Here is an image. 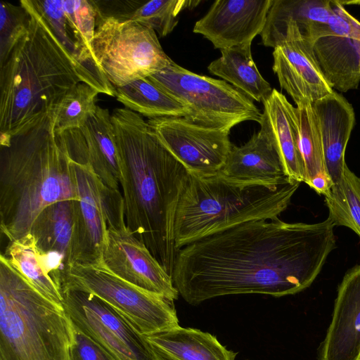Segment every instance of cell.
Listing matches in <instances>:
<instances>
[{"mask_svg": "<svg viewBox=\"0 0 360 360\" xmlns=\"http://www.w3.org/2000/svg\"><path fill=\"white\" fill-rule=\"evenodd\" d=\"M330 218L288 223L255 219L198 239L180 248L172 273L190 304L238 294L274 297L309 287L336 247Z\"/></svg>", "mask_w": 360, "mask_h": 360, "instance_id": "1", "label": "cell"}, {"mask_svg": "<svg viewBox=\"0 0 360 360\" xmlns=\"http://www.w3.org/2000/svg\"><path fill=\"white\" fill-rule=\"evenodd\" d=\"M111 120L127 227L172 276L175 215L189 172L141 115L124 107Z\"/></svg>", "mask_w": 360, "mask_h": 360, "instance_id": "2", "label": "cell"}, {"mask_svg": "<svg viewBox=\"0 0 360 360\" xmlns=\"http://www.w3.org/2000/svg\"><path fill=\"white\" fill-rule=\"evenodd\" d=\"M27 30L0 65V136H10L55 110L77 84L106 90L56 37L32 0Z\"/></svg>", "mask_w": 360, "mask_h": 360, "instance_id": "3", "label": "cell"}, {"mask_svg": "<svg viewBox=\"0 0 360 360\" xmlns=\"http://www.w3.org/2000/svg\"><path fill=\"white\" fill-rule=\"evenodd\" d=\"M54 129V110L0 136V229L8 243L30 233L48 205L77 199L73 172Z\"/></svg>", "mask_w": 360, "mask_h": 360, "instance_id": "4", "label": "cell"}, {"mask_svg": "<svg viewBox=\"0 0 360 360\" xmlns=\"http://www.w3.org/2000/svg\"><path fill=\"white\" fill-rule=\"evenodd\" d=\"M300 182L264 186L222 176L189 173L174 221L176 250L198 239L243 222L278 217L290 203Z\"/></svg>", "mask_w": 360, "mask_h": 360, "instance_id": "5", "label": "cell"}, {"mask_svg": "<svg viewBox=\"0 0 360 360\" xmlns=\"http://www.w3.org/2000/svg\"><path fill=\"white\" fill-rule=\"evenodd\" d=\"M74 326L0 255V360H70Z\"/></svg>", "mask_w": 360, "mask_h": 360, "instance_id": "6", "label": "cell"}, {"mask_svg": "<svg viewBox=\"0 0 360 360\" xmlns=\"http://www.w3.org/2000/svg\"><path fill=\"white\" fill-rule=\"evenodd\" d=\"M56 283L60 292L79 290L98 296L119 311L141 334L179 326L174 301L126 281L102 262L66 266L59 271Z\"/></svg>", "mask_w": 360, "mask_h": 360, "instance_id": "7", "label": "cell"}, {"mask_svg": "<svg viewBox=\"0 0 360 360\" xmlns=\"http://www.w3.org/2000/svg\"><path fill=\"white\" fill-rule=\"evenodd\" d=\"M189 110L185 117L227 131L245 121L261 122L252 100L224 80L200 75L175 63L148 77Z\"/></svg>", "mask_w": 360, "mask_h": 360, "instance_id": "8", "label": "cell"}, {"mask_svg": "<svg viewBox=\"0 0 360 360\" xmlns=\"http://www.w3.org/2000/svg\"><path fill=\"white\" fill-rule=\"evenodd\" d=\"M92 51L98 67L114 88L148 77L173 62L153 30L133 20L98 14Z\"/></svg>", "mask_w": 360, "mask_h": 360, "instance_id": "9", "label": "cell"}, {"mask_svg": "<svg viewBox=\"0 0 360 360\" xmlns=\"http://www.w3.org/2000/svg\"><path fill=\"white\" fill-rule=\"evenodd\" d=\"M77 199L75 200L73 264H97L108 229L127 227L122 193L108 186L89 164L71 160Z\"/></svg>", "mask_w": 360, "mask_h": 360, "instance_id": "10", "label": "cell"}, {"mask_svg": "<svg viewBox=\"0 0 360 360\" xmlns=\"http://www.w3.org/2000/svg\"><path fill=\"white\" fill-rule=\"evenodd\" d=\"M61 295L74 328L118 360H153L143 334L112 306L86 292L66 290Z\"/></svg>", "mask_w": 360, "mask_h": 360, "instance_id": "11", "label": "cell"}, {"mask_svg": "<svg viewBox=\"0 0 360 360\" xmlns=\"http://www.w3.org/2000/svg\"><path fill=\"white\" fill-rule=\"evenodd\" d=\"M147 122L190 174L213 176L224 166L233 145L229 131L196 124L185 117H159Z\"/></svg>", "mask_w": 360, "mask_h": 360, "instance_id": "12", "label": "cell"}, {"mask_svg": "<svg viewBox=\"0 0 360 360\" xmlns=\"http://www.w3.org/2000/svg\"><path fill=\"white\" fill-rule=\"evenodd\" d=\"M102 263L126 281L174 301L179 297L172 276L128 229H108Z\"/></svg>", "mask_w": 360, "mask_h": 360, "instance_id": "13", "label": "cell"}, {"mask_svg": "<svg viewBox=\"0 0 360 360\" xmlns=\"http://www.w3.org/2000/svg\"><path fill=\"white\" fill-rule=\"evenodd\" d=\"M271 1L217 0L193 31L220 50L252 44L265 26Z\"/></svg>", "mask_w": 360, "mask_h": 360, "instance_id": "14", "label": "cell"}, {"mask_svg": "<svg viewBox=\"0 0 360 360\" xmlns=\"http://www.w3.org/2000/svg\"><path fill=\"white\" fill-rule=\"evenodd\" d=\"M312 44L297 36L286 39L274 49L272 69L281 89L296 105L312 104L333 92L316 62Z\"/></svg>", "mask_w": 360, "mask_h": 360, "instance_id": "15", "label": "cell"}, {"mask_svg": "<svg viewBox=\"0 0 360 360\" xmlns=\"http://www.w3.org/2000/svg\"><path fill=\"white\" fill-rule=\"evenodd\" d=\"M360 264L349 269L338 289L331 322L321 343L319 360H359Z\"/></svg>", "mask_w": 360, "mask_h": 360, "instance_id": "16", "label": "cell"}, {"mask_svg": "<svg viewBox=\"0 0 360 360\" xmlns=\"http://www.w3.org/2000/svg\"><path fill=\"white\" fill-rule=\"evenodd\" d=\"M219 174L233 181L264 186L293 180L287 175L276 145L261 129L245 144L232 145Z\"/></svg>", "mask_w": 360, "mask_h": 360, "instance_id": "17", "label": "cell"}, {"mask_svg": "<svg viewBox=\"0 0 360 360\" xmlns=\"http://www.w3.org/2000/svg\"><path fill=\"white\" fill-rule=\"evenodd\" d=\"M311 106L326 169L334 184L340 179L346 165L345 153L354 126V110L344 96L334 91Z\"/></svg>", "mask_w": 360, "mask_h": 360, "instance_id": "18", "label": "cell"}, {"mask_svg": "<svg viewBox=\"0 0 360 360\" xmlns=\"http://www.w3.org/2000/svg\"><path fill=\"white\" fill-rule=\"evenodd\" d=\"M331 14L328 0H272L260 34L262 44L274 49L288 26L297 27L304 38L314 42L331 34L328 25Z\"/></svg>", "mask_w": 360, "mask_h": 360, "instance_id": "19", "label": "cell"}, {"mask_svg": "<svg viewBox=\"0 0 360 360\" xmlns=\"http://www.w3.org/2000/svg\"><path fill=\"white\" fill-rule=\"evenodd\" d=\"M354 17L343 32L319 37L312 44L319 68L333 89L342 92L357 89L360 82L357 30Z\"/></svg>", "mask_w": 360, "mask_h": 360, "instance_id": "20", "label": "cell"}, {"mask_svg": "<svg viewBox=\"0 0 360 360\" xmlns=\"http://www.w3.org/2000/svg\"><path fill=\"white\" fill-rule=\"evenodd\" d=\"M153 360H235L237 353L213 335L192 328H174L143 334Z\"/></svg>", "mask_w": 360, "mask_h": 360, "instance_id": "21", "label": "cell"}, {"mask_svg": "<svg viewBox=\"0 0 360 360\" xmlns=\"http://www.w3.org/2000/svg\"><path fill=\"white\" fill-rule=\"evenodd\" d=\"M260 129L276 145L288 177L304 181V170L297 146L295 107L276 89L262 102Z\"/></svg>", "mask_w": 360, "mask_h": 360, "instance_id": "22", "label": "cell"}, {"mask_svg": "<svg viewBox=\"0 0 360 360\" xmlns=\"http://www.w3.org/2000/svg\"><path fill=\"white\" fill-rule=\"evenodd\" d=\"M74 227L75 200L69 199L43 209L34 220L30 233L39 251L58 262L63 269L73 264Z\"/></svg>", "mask_w": 360, "mask_h": 360, "instance_id": "23", "label": "cell"}, {"mask_svg": "<svg viewBox=\"0 0 360 360\" xmlns=\"http://www.w3.org/2000/svg\"><path fill=\"white\" fill-rule=\"evenodd\" d=\"M93 1L98 15L137 22L153 30L160 37L173 31L178 24L181 11L191 9L200 3V1L193 0Z\"/></svg>", "mask_w": 360, "mask_h": 360, "instance_id": "24", "label": "cell"}, {"mask_svg": "<svg viewBox=\"0 0 360 360\" xmlns=\"http://www.w3.org/2000/svg\"><path fill=\"white\" fill-rule=\"evenodd\" d=\"M88 164L108 186L120 190V169L111 115L96 105L81 127Z\"/></svg>", "mask_w": 360, "mask_h": 360, "instance_id": "25", "label": "cell"}, {"mask_svg": "<svg viewBox=\"0 0 360 360\" xmlns=\"http://www.w3.org/2000/svg\"><path fill=\"white\" fill-rule=\"evenodd\" d=\"M251 44L221 49V56L210 63V73L231 84L252 100L263 102L273 89L255 63Z\"/></svg>", "mask_w": 360, "mask_h": 360, "instance_id": "26", "label": "cell"}, {"mask_svg": "<svg viewBox=\"0 0 360 360\" xmlns=\"http://www.w3.org/2000/svg\"><path fill=\"white\" fill-rule=\"evenodd\" d=\"M297 146L304 170V181L318 194L326 195L333 186L323 159L321 139L311 103L295 107Z\"/></svg>", "mask_w": 360, "mask_h": 360, "instance_id": "27", "label": "cell"}, {"mask_svg": "<svg viewBox=\"0 0 360 360\" xmlns=\"http://www.w3.org/2000/svg\"><path fill=\"white\" fill-rule=\"evenodd\" d=\"M1 254L37 291L56 304L63 305V297L47 257L39 251L31 233L8 243Z\"/></svg>", "mask_w": 360, "mask_h": 360, "instance_id": "28", "label": "cell"}, {"mask_svg": "<svg viewBox=\"0 0 360 360\" xmlns=\"http://www.w3.org/2000/svg\"><path fill=\"white\" fill-rule=\"evenodd\" d=\"M115 96L124 108L147 117H186L189 110L148 77L115 88Z\"/></svg>", "mask_w": 360, "mask_h": 360, "instance_id": "29", "label": "cell"}, {"mask_svg": "<svg viewBox=\"0 0 360 360\" xmlns=\"http://www.w3.org/2000/svg\"><path fill=\"white\" fill-rule=\"evenodd\" d=\"M324 196L335 226H346L360 238V177L346 165L339 181Z\"/></svg>", "mask_w": 360, "mask_h": 360, "instance_id": "30", "label": "cell"}, {"mask_svg": "<svg viewBox=\"0 0 360 360\" xmlns=\"http://www.w3.org/2000/svg\"><path fill=\"white\" fill-rule=\"evenodd\" d=\"M99 91L85 82L77 84L54 110V129L60 134L70 129L81 128L96 108Z\"/></svg>", "mask_w": 360, "mask_h": 360, "instance_id": "31", "label": "cell"}, {"mask_svg": "<svg viewBox=\"0 0 360 360\" xmlns=\"http://www.w3.org/2000/svg\"><path fill=\"white\" fill-rule=\"evenodd\" d=\"M0 65L9 57L13 49L25 33L30 14L21 4L0 3Z\"/></svg>", "mask_w": 360, "mask_h": 360, "instance_id": "32", "label": "cell"}, {"mask_svg": "<svg viewBox=\"0 0 360 360\" xmlns=\"http://www.w3.org/2000/svg\"><path fill=\"white\" fill-rule=\"evenodd\" d=\"M74 329L70 360H118L92 338Z\"/></svg>", "mask_w": 360, "mask_h": 360, "instance_id": "33", "label": "cell"}, {"mask_svg": "<svg viewBox=\"0 0 360 360\" xmlns=\"http://www.w3.org/2000/svg\"><path fill=\"white\" fill-rule=\"evenodd\" d=\"M357 42H358V48H359V70H360V22L358 25V30H357Z\"/></svg>", "mask_w": 360, "mask_h": 360, "instance_id": "34", "label": "cell"}, {"mask_svg": "<svg viewBox=\"0 0 360 360\" xmlns=\"http://www.w3.org/2000/svg\"><path fill=\"white\" fill-rule=\"evenodd\" d=\"M359 360H360V356H359Z\"/></svg>", "mask_w": 360, "mask_h": 360, "instance_id": "35", "label": "cell"}]
</instances>
